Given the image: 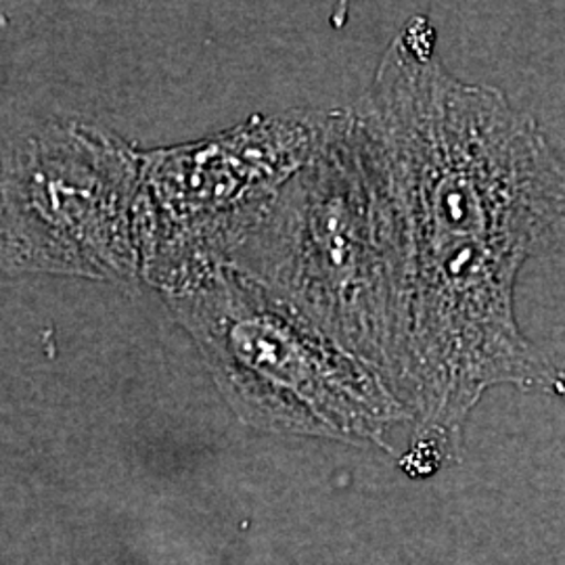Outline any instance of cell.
<instances>
[{
  "instance_id": "cell-1",
  "label": "cell",
  "mask_w": 565,
  "mask_h": 565,
  "mask_svg": "<svg viewBox=\"0 0 565 565\" xmlns=\"http://www.w3.org/2000/svg\"><path fill=\"white\" fill-rule=\"evenodd\" d=\"M398 235L492 243L525 260L565 243V149L505 93L452 76L408 21L354 111Z\"/></svg>"
},
{
  "instance_id": "cell-2",
  "label": "cell",
  "mask_w": 565,
  "mask_h": 565,
  "mask_svg": "<svg viewBox=\"0 0 565 565\" xmlns=\"http://www.w3.org/2000/svg\"><path fill=\"white\" fill-rule=\"evenodd\" d=\"M228 264L329 340L387 373L396 279L394 221L354 111L331 116L312 160L287 181Z\"/></svg>"
},
{
  "instance_id": "cell-3",
  "label": "cell",
  "mask_w": 565,
  "mask_h": 565,
  "mask_svg": "<svg viewBox=\"0 0 565 565\" xmlns=\"http://www.w3.org/2000/svg\"><path fill=\"white\" fill-rule=\"evenodd\" d=\"M323 126L258 120L223 139L141 162L135 231L149 279L184 291L221 268L302 168Z\"/></svg>"
},
{
  "instance_id": "cell-4",
  "label": "cell",
  "mask_w": 565,
  "mask_h": 565,
  "mask_svg": "<svg viewBox=\"0 0 565 565\" xmlns=\"http://www.w3.org/2000/svg\"><path fill=\"white\" fill-rule=\"evenodd\" d=\"M137 162L86 126H53L30 139L4 179V264L86 277H128L139 247L128 210Z\"/></svg>"
}]
</instances>
